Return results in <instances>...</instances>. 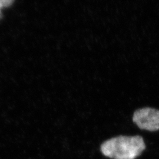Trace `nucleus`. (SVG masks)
<instances>
[{"mask_svg": "<svg viewBox=\"0 0 159 159\" xmlns=\"http://www.w3.org/2000/svg\"><path fill=\"white\" fill-rule=\"evenodd\" d=\"M146 148L140 136H119L102 143L100 150L102 155L111 159H136Z\"/></svg>", "mask_w": 159, "mask_h": 159, "instance_id": "1", "label": "nucleus"}, {"mask_svg": "<svg viewBox=\"0 0 159 159\" xmlns=\"http://www.w3.org/2000/svg\"><path fill=\"white\" fill-rule=\"evenodd\" d=\"M133 121L140 129L159 130V110L152 107L138 109L133 114Z\"/></svg>", "mask_w": 159, "mask_h": 159, "instance_id": "2", "label": "nucleus"}, {"mask_svg": "<svg viewBox=\"0 0 159 159\" xmlns=\"http://www.w3.org/2000/svg\"><path fill=\"white\" fill-rule=\"evenodd\" d=\"M14 0H0V18H1L2 16L1 11V8H6L11 6Z\"/></svg>", "mask_w": 159, "mask_h": 159, "instance_id": "3", "label": "nucleus"}]
</instances>
